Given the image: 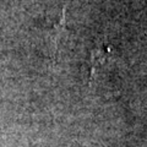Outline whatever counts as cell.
Returning <instances> with one entry per match:
<instances>
[{
    "label": "cell",
    "mask_w": 147,
    "mask_h": 147,
    "mask_svg": "<svg viewBox=\"0 0 147 147\" xmlns=\"http://www.w3.org/2000/svg\"><path fill=\"white\" fill-rule=\"evenodd\" d=\"M108 57V52L104 50L103 48H98V49H94L92 52L91 55V71H90V82L93 80V77L96 75V70L97 67H99V65L105 61V59Z\"/></svg>",
    "instance_id": "6da1fadb"
},
{
    "label": "cell",
    "mask_w": 147,
    "mask_h": 147,
    "mask_svg": "<svg viewBox=\"0 0 147 147\" xmlns=\"http://www.w3.org/2000/svg\"><path fill=\"white\" fill-rule=\"evenodd\" d=\"M65 28H66V25H65V9H64L59 24L55 25L53 27L52 32H50V34H52V39L54 42V47H55V54L58 53V44H59V40H60L61 34H63V32H64Z\"/></svg>",
    "instance_id": "7a4b0ae2"
}]
</instances>
